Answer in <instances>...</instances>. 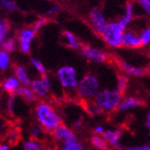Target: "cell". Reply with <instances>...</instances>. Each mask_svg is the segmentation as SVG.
Segmentation results:
<instances>
[{
    "label": "cell",
    "mask_w": 150,
    "mask_h": 150,
    "mask_svg": "<svg viewBox=\"0 0 150 150\" xmlns=\"http://www.w3.org/2000/svg\"><path fill=\"white\" fill-rule=\"evenodd\" d=\"M35 117L38 124L42 126L46 132H53L58 126L62 124L61 115L46 102H39L36 105Z\"/></svg>",
    "instance_id": "1"
},
{
    "label": "cell",
    "mask_w": 150,
    "mask_h": 150,
    "mask_svg": "<svg viewBox=\"0 0 150 150\" xmlns=\"http://www.w3.org/2000/svg\"><path fill=\"white\" fill-rule=\"evenodd\" d=\"M123 95L117 90H102L95 97V102L104 112H111L118 109L122 102Z\"/></svg>",
    "instance_id": "2"
},
{
    "label": "cell",
    "mask_w": 150,
    "mask_h": 150,
    "mask_svg": "<svg viewBox=\"0 0 150 150\" xmlns=\"http://www.w3.org/2000/svg\"><path fill=\"white\" fill-rule=\"evenodd\" d=\"M77 93L79 97L87 100L90 98L96 97L99 93V81L93 75H85L79 81L77 87Z\"/></svg>",
    "instance_id": "3"
},
{
    "label": "cell",
    "mask_w": 150,
    "mask_h": 150,
    "mask_svg": "<svg viewBox=\"0 0 150 150\" xmlns=\"http://www.w3.org/2000/svg\"><path fill=\"white\" fill-rule=\"evenodd\" d=\"M125 30L120 22H109L102 34L105 42L111 47H120L123 41V34Z\"/></svg>",
    "instance_id": "4"
},
{
    "label": "cell",
    "mask_w": 150,
    "mask_h": 150,
    "mask_svg": "<svg viewBox=\"0 0 150 150\" xmlns=\"http://www.w3.org/2000/svg\"><path fill=\"white\" fill-rule=\"evenodd\" d=\"M57 77L61 85L66 89H73L78 87L79 81L77 78V71L73 66H62L58 69Z\"/></svg>",
    "instance_id": "5"
},
{
    "label": "cell",
    "mask_w": 150,
    "mask_h": 150,
    "mask_svg": "<svg viewBox=\"0 0 150 150\" xmlns=\"http://www.w3.org/2000/svg\"><path fill=\"white\" fill-rule=\"evenodd\" d=\"M89 19L93 28L99 34H103L107 26V21L99 8H93L89 13Z\"/></svg>",
    "instance_id": "6"
},
{
    "label": "cell",
    "mask_w": 150,
    "mask_h": 150,
    "mask_svg": "<svg viewBox=\"0 0 150 150\" xmlns=\"http://www.w3.org/2000/svg\"><path fill=\"white\" fill-rule=\"evenodd\" d=\"M81 50H82V54L87 60L93 61L95 63H103L107 60V55L101 50L84 45V46H82Z\"/></svg>",
    "instance_id": "7"
},
{
    "label": "cell",
    "mask_w": 150,
    "mask_h": 150,
    "mask_svg": "<svg viewBox=\"0 0 150 150\" xmlns=\"http://www.w3.org/2000/svg\"><path fill=\"white\" fill-rule=\"evenodd\" d=\"M122 134L123 132L121 129H108L103 134V137L107 141L109 146H111L115 149H120L122 147V144H121Z\"/></svg>",
    "instance_id": "8"
},
{
    "label": "cell",
    "mask_w": 150,
    "mask_h": 150,
    "mask_svg": "<svg viewBox=\"0 0 150 150\" xmlns=\"http://www.w3.org/2000/svg\"><path fill=\"white\" fill-rule=\"evenodd\" d=\"M122 45L128 48H140L143 46V42L141 37L137 36L131 30H125L123 34Z\"/></svg>",
    "instance_id": "9"
},
{
    "label": "cell",
    "mask_w": 150,
    "mask_h": 150,
    "mask_svg": "<svg viewBox=\"0 0 150 150\" xmlns=\"http://www.w3.org/2000/svg\"><path fill=\"white\" fill-rule=\"evenodd\" d=\"M52 134H53L54 139L56 141H59V142L67 141L70 138H73L74 135H76L73 132V130L70 129L68 126L64 125V124H61L60 126H58L53 132H52Z\"/></svg>",
    "instance_id": "10"
},
{
    "label": "cell",
    "mask_w": 150,
    "mask_h": 150,
    "mask_svg": "<svg viewBox=\"0 0 150 150\" xmlns=\"http://www.w3.org/2000/svg\"><path fill=\"white\" fill-rule=\"evenodd\" d=\"M142 105H143V102L140 99L133 98V97H128V98H125L124 100H122L118 110L119 111H127V110L131 109V108L140 107V106H142Z\"/></svg>",
    "instance_id": "11"
},
{
    "label": "cell",
    "mask_w": 150,
    "mask_h": 150,
    "mask_svg": "<svg viewBox=\"0 0 150 150\" xmlns=\"http://www.w3.org/2000/svg\"><path fill=\"white\" fill-rule=\"evenodd\" d=\"M60 150H85V148L82 143L79 142L77 135H74L69 140L61 143Z\"/></svg>",
    "instance_id": "12"
},
{
    "label": "cell",
    "mask_w": 150,
    "mask_h": 150,
    "mask_svg": "<svg viewBox=\"0 0 150 150\" xmlns=\"http://www.w3.org/2000/svg\"><path fill=\"white\" fill-rule=\"evenodd\" d=\"M19 84H20V81L18 80L17 77H8V79L3 81L2 87L6 93H16V91L19 88Z\"/></svg>",
    "instance_id": "13"
},
{
    "label": "cell",
    "mask_w": 150,
    "mask_h": 150,
    "mask_svg": "<svg viewBox=\"0 0 150 150\" xmlns=\"http://www.w3.org/2000/svg\"><path fill=\"white\" fill-rule=\"evenodd\" d=\"M30 86H32L33 91L36 93L39 97H46L48 93V88L47 86L45 85L44 82L40 79H37V80H33L30 83Z\"/></svg>",
    "instance_id": "14"
},
{
    "label": "cell",
    "mask_w": 150,
    "mask_h": 150,
    "mask_svg": "<svg viewBox=\"0 0 150 150\" xmlns=\"http://www.w3.org/2000/svg\"><path fill=\"white\" fill-rule=\"evenodd\" d=\"M132 18H133V4L131 2H127L125 5V13H124L122 19L119 21L124 30H125V28H127V25L131 22Z\"/></svg>",
    "instance_id": "15"
},
{
    "label": "cell",
    "mask_w": 150,
    "mask_h": 150,
    "mask_svg": "<svg viewBox=\"0 0 150 150\" xmlns=\"http://www.w3.org/2000/svg\"><path fill=\"white\" fill-rule=\"evenodd\" d=\"M21 135H20V131L17 129V128H11L8 130V132L5 134V141L8 143V145L14 146L17 145L18 142L20 141Z\"/></svg>",
    "instance_id": "16"
},
{
    "label": "cell",
    "mask_w": 150,
    "mask_h": 150,
    "mask_svg": "<svg viewBox=\"0 0 150 150\" xmlns=\"http://www.w3.org/2000/svg\"><path fill=\"white\" fill-rule=\"evenodd\" d=\"M90 143L98 150H107L108 147H109L107 141L104 139L103 135H98V134L93 135L90 138Z\"/></svg>",
    "instance_id": "17"
},
{
    "label": "cell",
    "mask_w": 150,
    "mask_h": 150,
    "mask_svg": "<svg viewBox=\"0 0 150 150\" xmlns=\"http://www.w3.org/2000/svg\"><path fill=\"white\" fill-rule=\"evenodd\" d=\"M121 67H122L123 70H124L126 74H128V75L135 76V77H142V76L145 75V70L144 69L134 67L132 65L128 64L127 62H121Z\"/></svg>",
    "instance_id": "18"
},
{
    "label": "cell",
    "mask_w": 150,
    "mask_h": 150,
    "mask_svg": "<svg viewBox=\"0 0 150 150\" xmlns=\"http://www.w3.org/2000/svg\"><path fill=\"white\" fill-rule=\"evenodd\" d=\"M15 73H16V77L18 78V80L20 81V83H22L24 86L30 85L32 81L30 80L28 71H26V68L24 66H17L15 68Z\"/></svg>",
    "instance_id": "19"
},
{
    "label": "cell",
    "mask_w": 150,
    "mask_h": 150,
    "mask_svg": "<svg viewBox=\"0 0 150 150\" xmlns=\"http://www.w3.org/2000/svg\"><path fill=\"white\" fill-rule=\"evenodd\" d=\"M22 146L24 150H44V147L40 141L34 140L32 138L23 141Z\"/></svg>",
    "instance_id": "20"
},
{
    "label": "cell",
    "mask_w": 150,
    "mask_h": 150,
    "mask_svg": "<svg viewBox=\"0 0 150 150\" xmlns=\"http://www.w3.org/2000/svg\"><path fill=\"white\" fill-rule=\"evenodd\" d=\"M18 96L22 97L24 100L28 101V102H33V101L36 100V93L33 91V89H30L26 86H22V87H19L18 90L16 91Z\"/></svg>",
    "instance_id": "21"
},
{
    "label": "cell",
    "mask_w": 150,
    "mask_h": 150,
    "mask_svg": "<svg viewBox=\"0 0 150 150\" xmlns=\"http://www.w3.org/2000/svg\"><path fill=\"white\" fill-rule=\"evenodd\" d=\"M30 137L34 140L40 141L44 138V133L46 132L44 129H43L42 126H40L39 124L38 125H32L30 127Z\"/></svg>",
    "instance_id": "22"
},
{
    "label": "cell",
    "mask_w": 150,
    "mask_h": 150,
    "mask_svg": "<svg viewBox=\"0 0 150 150\" xmlns=\"http://www.w3.org/2000/svg\"><path fill=\"white\" fill-rule=\"evenodd\" d=\"M63 35H64V37H65L66 43H67V45L70 48L77 50V48L80 47V42H79V40H78L77 37L74 35L73 33L68 32V30H65V32L63 33Z\"/></svg>",
    "instance_id": "23"
},
{
    "label": "cell",
    "mask_w": 150,
    "mask_h": 150,
    "mask_svg": "<svg viewBox=\"0 0 150 150\" xmlns=\"http://www.w3.org/2000/svg\"><path fill=\"white\" fill-rule=\"evenodd\" d=\"M36 32L33 28H23L19 33V41H25V42H30L35 38Z\"/></svg>",
    "instance_id": "24"
},
{
    "label": "cell",
    "mask_w": 150,
    "mask_h": 150,
    "mask_svg": "<svg viewBox=\"0 0 150 150\" xmlns=\"http://www.w3.org/2000/svg\"><path fill=\"white\" fill-rule=\"evenodd\" d=\"M1 48L6 53H12L16 50V42L14 38H6L4 41L1 42Z\"/></svg>",
    "instance_id": "25"
},
{
    "label": "cell",
    "mask_w": 150,
    "mask_h": 150,
    "mask_svg": "<svg viewBox=\"0 0 150 150\" xmlns=\"http://www.w3.org/2000/svg\"><path fill=\"white\" fill-rule=\"evenodd\" d=\"M10 28L11 26L8 21L5 19H1V21H0V40H1V42L6 39V36L10 33Z\"/></svg>",
    "instance_id": "26"
},
{
    "label": "cell",
    "mask_w": 150,
    "mask_h": 150,
    "mask_svg": "<svg viewBox=\"0 0 150 150\" xmlns=\"http://www.w3.org/2000/svg\"><path fill=\"white\" fill-rule=\"evenodd\" d=\"M85 109L90 115H98L103 112V110L100 108V106L98 105L96 102H88L85 105Z\"/></svg>",
    "instance_id": "27"
},
{
    "label": "cell",
    "mask_w": 150,
    "mask_h": 150,
    "mask_svg": "<svg viewBox=\"0 0 150 150\" xmlns=\"http://www.w3.org/2000/svg\"><path fill=\"white\" fill-rule=\"evenodd\" d=\"M8 65H10V56H8V53H6L4 50H1L0 52V68H1V70L8 69Z\"/></svg>",
    "instance_id": "28"
},
{
    "label": "cell",
    "mask_w": 150,
    "mask_h": 150,
    "mask_svg": "<svg viewBox=\"0 0 150 150\" xmlns=\"http://www.w3.org/2000/svg\"><path fill=\"white\" fill-rule=\"evenodd\" d=\"M30 63H32L33 66L37 69V71L39 74H41L42 76L46 75V70H45L44 65L42 64V62H41L40 60H38L36 58H32V59H30Z\"/></svg>",
    "instance_id": "29"
},
{
    "label": "cell",
    "mask_w": 150,
    "mask_h": 150,
    "mask_svg": "<svg viewBox=\"0 0 150 150\" xmlns=\"http://www.w3.org/2000/svg\"><path fill=\"white\" fill-rule=\"evenodd\" d=\"M1 5L8 11H15L18 8L15 0H1Z\"/></svg>",
    "instance_id": "30"
},
{
    "label": "cell",
    "mask_w": 150,
    "mask_h": 150,
    "mask_svg": "<svg viewBox=\"0 0 150 150\" xmlns=\"http://www.w3.org/2000/svg\"><path fill=\"white\" fill-rule=\"evenodd\" d=\"M127 78L124 77V76H120L118 80V90L121 93H124L126 90V87H127Z\"/></svg>",
    "instance_id": "31"
},
{
    "label": "cell",
    "mask_w": 150,
    "mask_h": 150,
    "mask_svg": "<svg viewBox=\"0 0 150 150\" xmlns=\"http://www.w3.org/2000/svg\"><path fill=\"white\" fill-rule=\"evenodd\" d=\"M141 39H142L143 45H147L150 43V28H146L143 30L141 34Z\"/></svg>",
    "instance_id": "32"
},
{
    "label": "cell",
    "mask_w": 150,
    "mask_h": 150,
    "mask_svg": "<svg viewBox=\"0 0 150 150\" xmlns=\"http://www.w3.org/2000/svg\"><path fill=\"white\" fill-rule=\"evenodd\" d=\"M46 23H47V19H46V18H44V17L39 18V19L34 23V25H33V30H35V32H38V30H40L41 28H43Z\"/></svg>",
    "instance_id": "33"
},
{
    "label": "cell",
    "mask_w": 150,
    "mask_h": 150,
    "mask_svg": "<svg viewBox=\"0 0 150 150\" xmlns=\"http://www.w3.org/2000/svg\"><path fill=\"white\" fill-rule=\"evenodd\" d=\"M124 150H150V145H134V146H126Z\"/></svg>",
    "instance_id": "34"
},
{
    "label": "cell",
    "mask_w": 150,
    "mask_h": 150,
    "mask_svg": "<svg viewBox=\"0 0 150 150\" xmlns=\"http://www.w3.org/2000/svg\"><path fill=\"white\" fill-rule=\"evenodd\" d=\"M6 108H8V112L10 113H13L14 111V108H15V97L14 96H10L8 100V103H6Z\"/></svg>",
    "instance_id": "35"
},
{
    "label": "cell",
    "mask_w": 150,
    "mask_h": 150,
    "mask_svg": "<svg viewBox=\"0 0 150 150\" xmlns=\"http://www.w3.org/2000/svg\"><path fill=\"white\" fill-rule=\"evenodd\" d=\"M20 43V50L22 53L28 54L30 50V42H25V41H19Z\"/></svg>",
    "instance_id": "36"
},
{
    "label": "cell",
    "mask_w": 150,
    "mask_h": 150,
    "mask_svg": "<svg viewBox=\"0 0 150 150\" xmlns=\"http://www.w3.org/2000/svg\"><path fill=\"white\" fill-rule=\"evenodd\" d=\"M105 131H106L105 128L103 127L102 125H96L95 127H93V132L98 135H103L105 133Z\"/></svg>",
    "instance_id": "37"
},
{
    "label": "cell",
    "mask_w": 150,
    "mask_h": 150,
    "mask_svg": "<svg viewBox=\"0 0 150 150\" xmlns=\"http://www.w3.org/2000/svg\"><path fill=\"white\" fill-rule=\"evenodd\" d=\"M59 10H60L59 5H53L50 10L46 11V14H47V15H55V14H57V13L59 12Z\"/></svg>",
    "instance_id": "38"
},
{
    "label": "cell",
    "mask_w": 150,
    "mask_h": 150,
    "mask_svg": "<svg viewBox=\"0 0 150 150\" xmlns=\"http://www.w3.org/2000/svg\"><path fill=\"white\" fill-rule=\"evenodd\" d=\"M42 81L44 82L45 85L47 86L48 89H50V86H52V83H50V78H48L47 75H44V76H43V77H42Z\"/></svg>",
    "instance_id": "39"
},
{
    "label": "cell",
    "mask_w": 150,
    "mask_h": 150,
    "mask_svg": "<svg viewBox=\"0 0 150 150\" xmlns=\"http://www.w3.org/2000/svg\"><path fill=\"white\" fill-rule=\"evenodd\" d=\"M146 127H147V130H148V133L150 135V111L147 113V117H146Z\"/></svg>",
    "instance_id": "40"
},
{
    "label": "cell",
    "mask_w": 150,
    "mask_h": 150,
    "mask_svg": "<svg viewBox=\"0 0 150 150\" xmlns=\"http://www.w3.org/2000/svg\"><path fill=\"white\" fill-rule=\"evenodd\" d=\"M11 145H8V143H2L0 145V150H10Z\"/></svg>",
    "instance_id": "41"
},
{
    "label": "cell",
    "mask_w": 150,
    "mask_h": 150,
    "mask_svg": "<svg viewBox=\"0 0 150 150\" xmlns=\"http://www.w3.org/2000/svg\"><path fill=\"white\" fill-rule=\"evenodd\" d=\"M82 123H83V121H82V120H81V119H80V120L76 121V122L74 123V126H75L76 128H80L81 126H82Z\"/></svg>",
    "instance_id": "42"
},
{
    "label": "cell",
    "mask_w": 150,
    "mask_h": 150,
    "mask_svg": "<svg viewBox=\"0 0 150 150\" xmlns=\"http://www.w3.org/2000/svg\"><path fill=\"white\" fill-rule=\"evenodd\" d=\"M141 5H148L150 6V0H139Z\"/></svg>",
    "instance_id": "43"
}]
</instances>
